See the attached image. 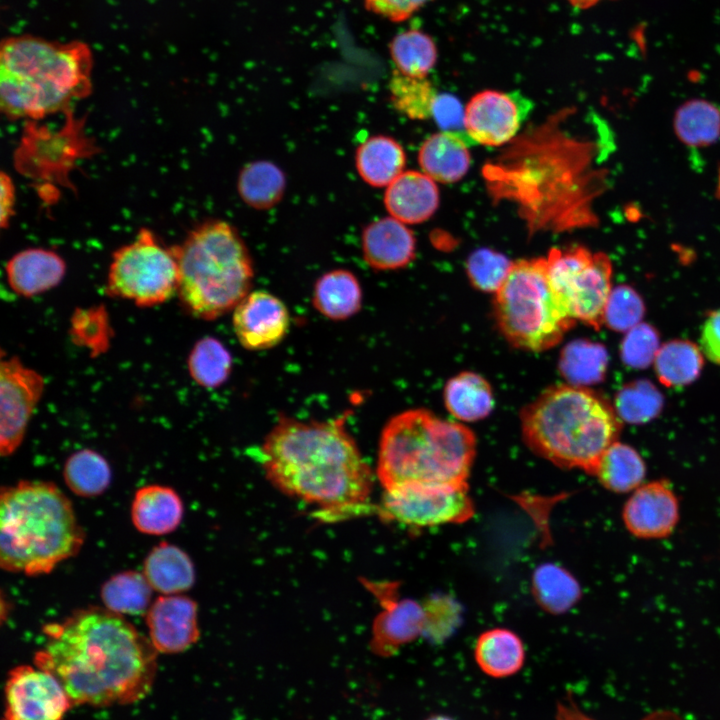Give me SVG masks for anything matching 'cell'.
I'll return each mask as SVG.
<instances>
[{"label":"cell","mask_w":720,"mask_h":720,"mask_svg":"<svg viewBox=\"0 0 720 720\" xmlns=\"http://www.w3.org/2000/svg\"><path fill=\"white\" fill-rule=\"evenodd\" d=\"M475 660L480 669L494 678L517 673L525 659L521 639L512 631L495 628L482 633L475 645Z\"/></svg>","instance_id":"28"},{"label":"cell","mask_w":720,"mask_h":720,"mask_svg":"<svg viewBox=\"0 0 720 720\" xmlns=\"http://www.w3.org/2000/svg\"><path fill=\"white\" fill-rule=\"evenodd\" d=\"M550 283L575 321L598 330L611 293L612 265L586 248H552L546 257Z\"/></svg>","instance_id":"10"},{"label":"cell","mask_w":720,"mask_h":720,"mask_svg":"<svg viewBox=\"0 0 720 720\" xmlns=\"http://www.w3.org/2000/svg\"><path fill=\"white\" fill-rule=\"evenodd\" d=\"M674 130L688 146L704 147L720 136V109L702 99L690 100L679 107L674 116Z\"/></svg>","instance_id":"34"},{"label":"cell","mask_w":720,"mask_h":720,"mask_svg":"<svg viewBox=\"0 0 720 720\" xmlns=\"http://www.w3.org/2000/svg\"><path fill=\"white\" fill-rule=\"evenodd\" d=\"M4 697L3 720H62L73 705L60 681L36 665L13 668Z\"/></svg>","instance_id":"12"},{"label":"cell","mask_w":720,"mask_h":720,"mask_svg":"<svg viewBox=\"0 0 720 720\" xmlns=\"http://www.w3.org/2000/svg\"><path fill=\"white\" fill-rule=\"evenodd\" d=\"M476 438L466 426L410 409L384 426L377 476L384 490L406 485L467 484Z\"/></svg>","instance_id":"6"},{"label":"cell","mask_w":720,"mask_h":720,"mask_svg":"<svg viewBox=\"0 0 720 720\" xmlns=\"http://www.w3.org/2000/svg\"><path fill=\"white\" fill-rule=\"evenodd\" d=\"M679 500L664 479L643 483L632 492L622 510V519L631 535L639 539H662L673 533L679 522Z\"/></svg>","instance_id":"17"},{"label":"cell","mask_w":720,"mask_h":720,"mask_svg":"<svg viewBox=\"0 0 720 720\" xmlns=\"http://www.w3.org/2000/svg\"><path fill=\"white\" fill-rule=\"evenodd\" d=\"M367 588L378 598L383 610L372 626L371 651L381 657L394 655L402 646L423 635V606L411 599H398V585L366 581Z\"/></svg>","instance_id":"15"},{"label":"cell","mask_w":720,"mask_h":720,"mask_svg":"<svg viewBox=\"0 0 720 720\" xmlns=\"http://www.w3.org/2000/svg\"><path fill=\"white\" fill-rule=\"evenodd\" d=\"M572 7L585 10L589 9L603 0H566Z\"/></svg>","instance_id":"50"},{"label":"cell","mask_w":720,"mask_h":720,"mask_svg":"<svg viewBox=\"0 0 720 720\" xmlns=\"http://www.w3.org/2000/svg\"><path fill=\"white\" fill-rule=\"evenodd\" d=\"M530 108L531 104L520 95L483 90L465 106L464 131L478 144L503 145L516 135Z\"/></svg>","instance_id":"14"},{"label":"cell","mask_w":720,"mask_h":720,"mask_svg":"<svg viewBox=\"0 0 720 720\" xmlns=\"http://www.w3.org/2000/svg\"><path fill=\"white\" fill-rule=\"evenodd\" d=\"M143 575L154 591L175 595L189 590L195 581L194 565L179 547L161 542L146 556Z\"/></svg>","instance_id":"24"},{"label":"cell","mask_w":720,"mask_h":720,"mask_svg":"<svg viewBox=\"0 0 720 720\" xmlns=\"http://www.w3.org/2000/svg\"><path fill=\"white\" fill-rule=\"evenodd\" d=\"M233 360L228 349L218 339L207 336L200 339L188 357L191 378L205 388L224 384L232 371Z\"/></svg>","instance_id":"38"},{"label":"cell","mask_w":720,"mask_h":720,"mask_svg":"<svg viewBox=\"0 0 720 720\" xmlns=\"http://www.w3.org/2000/svg\"><path fill=\"white\" fill-rule=\"evenodd\" d=\"M426 720H453V719H451L447 716H443V715H434V716L429 717Z\"/></svg>","instance_id":"51"},{"label":"cell","mask_w":720,"mask_h":720,"mask_svg":"<svg viewBox=\"0 0 720 720\" xmlns=\"http://www.w3.org/2000/svg\"><path fill=\"white\" fill-rule=\"evenodd\" d=\"M178 263L173 247L164 246L146 228L118 248L109 265L106 291L140 307L162 304L177 294Z\"/></svg>","instance_id":"9"},{"label":"cell","mask_w":720,"mask_h":720,"mask_svg":"<svg viewBox=\"0 0 720 720\" xmlns=\"http://www.w3.org/2000/svg\"><path fill=\"white\" fill-rule=\"evenodd\" d=\"M0 224L2 228H6L14 214L15 205V186L11 177L2 172L0 176Z\"/></svg>","instance_id":"49"},{"label":"cell","mask_w":720,"mask_h":720,"mask_svg":"<svg viewBox=\"0 0 720 720\" xmlns=\"http://www.w3.org/2000/svg\"><path fill=\"white\" fill-rule=\"evenodd\" d=\"M659 348L656 330L648 324L639 323L627 331L621 345V357L632 368H645L654 361Z\"/></svg>","instance_id":"43"},{"label":"cell","mask_w":720,"mask_h":720,"mask_svg":"<svg viewBox=\"0 0 720 720\" xmlns=\"http://www.w3.org/2000/svg\"><path fill=\"white\" fill-rule=\"evenodd\" d=\"M44 390L43 377L17 357L1 359L0 452L11 455L22 443Z\"/></svg>","instance_id":"13"},{"label":"cell","mask_w":720,"mask_h":720,"mask_svg":"<svg viewBox=\"0 0 720 720\" xmlns=\"http://www.w3.org/2000/svg\"><path fill=\"white\" fill-rule=\"evenodd\" d=\"M149 640L157 652L175 654L194 645L200 636L197 604L184 595H162L146 612Z\"/></svg>","instance_id":"18"},{"label":"cell","mask_w":720,"mask_h":720,"mask_svg":"<svg viewBox=\"0 0 720 720\" xmlns=\"http://www.w3.org/2000/svg\"><path fill=\"white\" fill-rule=\"evenodd\" d=\"M433 0H364L371 12L393 22H402L410 18Z\"/></svg>","instance_id":"46"},{"label":"cell","mask_w":720,"mask_h":720,"mask_svg":"<svg viewBox=\"0 0 720 720\" xmlns=\"http://www.w3.org/2000/svg\"><path fill=\"white\" fill-rule=\"evenodd\" d=\"M556 720H594L585 713H583L578 706L572 701L567 699L564 702H560L557 705ZM643 720H680L672 712H655L647 716Z\"/></svg>","instance_id":"48"},{"label":"cell","mask_w":720,"mask_h":720,"mask_svg":"<svg viewBox=\"0 0 720 720\" xmlns=\"http://www.w3.org/2000/svg\"><path fill=\"white\" fill-rule=\"evenodd\" d=\"M493 306L502 335L526 351L556 346L576 323L550 283L546 258L513 262Z\"/></svg>","instance_id":"8"},{"label":"cell","mask_w":720,"mask_h":720,"mask_svg":"<svg viewBox=\"0 0 720 720\" xmlns=\"http://www.w3.org/2000/svg\"><path fill=\"white\" fill-rule=\"evenodd\" d=\"M70 500L53 483L20 481L0 495V565L27 576L50 573L84 542Z\"/></svg>","instance_id":"4"},{"label":"cell","mask_w":720,"mask_h":720,"mask_svg":"<svg viewBox=\"0 0 720 720\" xmlns=\"http://www.w3.org/2000/svg\"><path fill=\"white\" fill-rule=\"evenodd\" d=\"M67 487L86 498L101 495L111 482V469L106 459L92 449H82L70 455L63 469Z\"/></svg>","instance_id":"37"},{"label":"cell","mask_w":720,"mask_h":720,"mask_svg":"<svg viewBox=\"0 0 720 720\" xmlns=\"http://www.w3.org/2000/svg\"><path fill=\"white\" fill-rule=\"evenodd\" d=\"M659 381L668 387L693 382L703 367V356L698 346L686 340H673L661 346L654 359Z\"/></svg>","instance_id":"35"},{"label":"cell","mask_w":720,"mask_h":720,"mask_svg":"<svg viewBox=\"0 0 720 720\" xmlns=\"http://www.w3.org/2000/svg\"><path fill=\"white\" fill-rule=\"evenodd\" d=\"M593 475L607 490L628 493L643 484L646 466L634 448L615 441L600 458Z\"/></svg>","instance_id":"29"},{"label":"cell","mask_w":720,"mask_h":720,"mask_svg":"<svg viewBox=\"0 0 720 720\" xmlns=\"http://www.w3.org/2000/svg\"><path fill=\"white\" fill-rule=\"evenodd\" d=\"M43 634L34 663L60 681L73 705H126L150 693L158 652L122 615L88 607L45 625Z\"/></svg>","instance_id":"1"},{"label":"cell","mask_w":720,"mask_h":720,"mask_svg":"<svg viewBox=\"0 0 720 720\" xmlns=\"http://www.w3.org/2000/svg\"><path fill=\"white\" fill-rule=\"evenodd\" d=\"M152 587L143 573L124 571L110 577L101 587L106 609L119 615H141L148 611Z\"/></svg>","instance_id":"33"},{"label":"cell","mask_w":720,"mask_h":720,"mask_svg":"<svg viewBox=\"0 0 720 720\" xmlns=\"http://www.w3.org/2000/svg\"><path fill=\"white\" fill-rule=\"evenodd\" d=\"M520 420L531 451L561 468L592 475L621 427L615 410L602 397L569 384L546 389L523 408Z\"/></svg>","instance_id":"5"},{"label":"cell","mask_w":720,"mask_h":720,"mask_svg":"<svg viewBox=\"0 0 720 720\" xmlns=\"http://www.w3.org/2000/svg\"><path fill=\"white\" fill-rule=\"evenodd\" d=\"M443 396L449 413L461 421L481 420L494 408L490 384L474 372H461L450 378L445 385Z\"/></svg>","instance_id":"27"},{"label":"cell","mask_w":720,"mask_h":720,"mask_svg":"<svg viewBox=\"0 0 720 720\" xmlns=\"http://www.w3.org/2000/svg\"><path fill=\"white\" fill-rule=\"evenodd\" d=\"M406 154L402 145L386 135L367 138L356 149L355 166L360 178L376 188L387 187L404 172Z\"/></svg>","instance_id":"25"},{"label":"cell","mask_w":720,"mask_h":720,"mask_svg":"<svg viewBox=\"0 0 720 720\" xmlns=\"http://www.w3.org/2000/svg\"><path fill=\"white\" fill-rule=\"evenodd\" d=\"M422 606L425 613L423 635L431 640H443L456 626L458 619L456 603L447 597L434 596Z\"/></svg>","instance_id":"44"},{"label":"cell","mask_w":720,"mask_h":720,"mask_svg":"<svg viewBox=\"0 0 720 720\" xmlns=\"http://www.w3.org/2000/svg\"><path fill=\"white\" fill-rule=\"evenodd\" d=\"M465 108L450 94H438L432 109V116L443 131L460 132L464 128Z\"/></svg>","instance_id":"45"},{"label":"cell","mask_w":720,"mask_h":720,"mask_svg":"<svg viewBox=\"0 0 720 720\" xmlns=\"http://www.w3.org/2000/svg\"><path fill=\"white\" fill-rule=\"evenodd\" d=\"M389 51L395 70L417 78H426L438 58L435 41L419 29H409L397 34L389 45Z\"/></svg>","instance_id":"32"},{"label":"cell","mask_w":720,"mask_h":720,"mask_svg":"<svg viewBox=\"0 0 720 720\" xmlns=\"http://www.w3.org/2000/svg\"><path fill=\"white\" fill-rule=\"evenodd\" d=\"M363 293L358 278L349 270L335 269L321 275L313 289L312 303L324 317L341 321L357 314Z\"/></svg>","instance_id":"26"},{"label":"cell","mask_w":720,"mask_h":720,"mask_svg":"<svg viewBox=\"0 0 720 720\" xmlns=\"http://www.w3.org/2000/svg\"><path fill=\"white\" fill-rule=\"evenodd\" d=\"M173 250L179 273L177 295L185 311L195 318L218 319L251 292L252 257L230 223L207 220Z\"/></svg>","instance_id":"7"},{"label":"cell","mask_w":720,"mask_h":720,"mask_svg":"<svg viewBox=\"0 0 720 720\" xmlns=\"http://www.w3.org/2000/svg\"><path fill=\"white\" fill-rule=\"evenodd\" d=\"M644 303L631 287L620 285L611 290L605 311L604 323L615 331L627 332L640 323Z\"/></svg>","instance_id":"42"},{"label":"cell","mask_w":720,"mask_h":720,"mask_svg":"<svg viewBox=\"0 0 720 720\" xmlns=\"http://www.w3.org/2000/svg\"><path fill=\"white\" fill-rule=\"evenodd\" d=\"M462 133L441 131L429 136L420 146L421 171L439 183L462 179L471 165V155Z\"/></svg>","instance_id":"23"},{"label":"cell","mask_w":720,"mask_h":720,"mask_svg":"<svg viewBox=\"0 0 720 720\" xmlns=\"http://www.w3.org/2000/svg\"><path fill=\"white\" fill-rule=\"evenodd\" d=\"M66 272L64 259L44 248L24 249L6 264L7 282L18 295L32 297L56 287Z\"/></svg>","instance_id":"21"},{"label":"cell","mask_w":720,"mask_h":720,"mask_svg":"<svg viewBox=\"0 0 720 720\" xmlns=\"http://www.w3.org/2000/svg\"><path fill=\"white\" fill-rule=\"evenodd\" d=\"M532 590L539 605L554 614L567 611L581 596L576 579L552 563L543 564L534 571Z\"/></svg>","instance_id":"36"},{"label":"cell","mask_w":720,"mask_h":720,"mask_svg":"<svg viewBox=\"0 0 720 720\" xmlns=\"http://www.w3.org/2000/svg\"><path fill=\"white\" fill-rule=\"evenodd\" d=\"M233 330L239 343L247 350L273 348L286 337L290 314L274 294L265 290L251 291L233 310Z\"/></svg>","instance_id":"16"},{"label":"cell","mask_w":720,"mask_h":720,"mask_svg":"<svg viewBox=\"0 0 720 720\" xmlns=\"http://www.w3.org/2000/svg\"><path fill=\"white\" fill-rule=\"evenodd\" d=\"M237 189L251 208L267 210L276 206L286 190V177L280 167L268 160L246 164L240 171Z\"/></svg>","instance_id":"30"},{"label":"cell","mask_w":720,"mask_h":720,"mask_svg":"<svg viewBox=\"0 0 720 720\" xmlns=\"http://www.w3.org/2000/svg\"><path fill=\"white\" fill-rule=\"evenodd\" d=\"M361 245L365 262L376 271L404 268L416 255L413 232L391 216L369 223L362 231Z\"/></svg>","instance_id":"19"},{"label":"cell","mask_w":720,"mask_h":720,"mask_svg":"<svg viewBox=\"0 0 720 720\" xmlns=\"http://www.w3.org/2000/svg\"><path fill=\"white\" fill-rule=\"evenodd\" d=\"M608 367L606 348L587 339H577L563 347L559 371L569 385L585 387L604 380Z\"/></svg>","instance_id":"31"},{"label":"cell","mask_w":720,"mask_h":720,"mask_svg":"<svg viewBox=\"0 0 720 720\" xmlns=\"http://www.w3.org/2000/svg\"><path fill=\"white\" fill-rule=\"evenodd\" d=\"M436 183L422 171H404L386 187L383 198L386 210L406 225L427 221L440 202Z\"/></svg>","instance_id":"20"},{"label":"cell","mask_w":720,"mask_h":720,"mask_svg":"<svg viewBox=\"0 0 720 720\" xmlns=\"http://www.w3.org/2000/svg\"><path fill=\"white\" fill-rule=\"evenodd\" d=\"M701 348L709 360L720 364V310L707 317L701 332Z\"/></svg>","instance_id":"47"},{"label":"cell","mask_w":720,"mask_h":720,"mask_svg":"<svg viewBox=\"0 0 720 720\" xmlns=\"http://www.w3.org/2000/svg\"><path fill=\"white\" fill-rule=\"evenodd\" d=\"M183 503L171 487L147 485L135 493L131 505L134 527L143 534L164 535L174 531L182 521Z\"/></svg>","instance_id":"22"},{"label":"cell","mask_w":720,"mask_h":720,"mask_svg":"<svg viewBox=\"0 0 720 720\" xmlns=\"http://www.w3.org/2000/svg\"><path fill=\"white\" fill-rule=\"evenodd\" d=\"M513 262L504 254L490 248H480L470 254L466 272L471 284L483 291L496 293L505 281Z\"/></svg>","instance_id":"41"},{"label":"cell","mask_w":720,"mask_h":720,"mask_svg":"<svg viewBox=\"0 0 720 720\" xmlns=\"http://www.w3.org/2000/svg\"><path fill=\"white\" fill-rule=\"evenodd\" d=\"M345 419L280 416L261 446L266 477L285 494L329 513L351 512L366 504L373 475Z\"/></svg>","instance_id":"2"},{"label":"cell","mask_w":720,"mask_h":720,"mask_svg":"<svg viewBox=\"0 0 720 720\" xmlns=\"http://www.w3.org/2000/svg\"><path fill=\"white\" fill-rule=\"evenodd\" d=\"M389 93L393 107L411 120L429 119L438 95L427 77H411L397 70L390 78Z\"/></svg>","instance_id":"39"},{"label":"cell","mask_w":720,"mask_h":720,"mask_svg":"<svg viewBox=\"0 0 720 720\" xmlns=\"http://www.w3.org/2000/svg\"><path fill=\"white\" fill-rule=\"evenodd\" d=\"M379 513L414 528L460 524L474 514L467 484L406 485L385 490Z\"/></svg>","instance_id":"11"},{"label":"cell","mask_w":720,"mask_h":720,"mask_svg":"<svg viewBox=\"0 0 720 720\" xmlns=\"http://www.w3.org/2000/svg\"><path fill=\"white\" fill-rule=\"evenodd\" d=\"M663 397L649 381L638 380L625 385L615 397V412L627 423L642 424L661 411Z\"/></svg>","instance_id":"40"},{"label":"cell","mask_w":720,"mask_h":720,"mask_svg":"<svg viewBox=\"0 0 720 720\" xmlns=\"http://www.w3.org/2000/svg\"><path fill=\"white\" fill-rule=\"evenodd\" d=\"M93 53L81 40L59 42L32 34L3 38L0 107L10 120L63 111L92 90Z\"/></svg>","instance_id":"3"}]
</instances>
